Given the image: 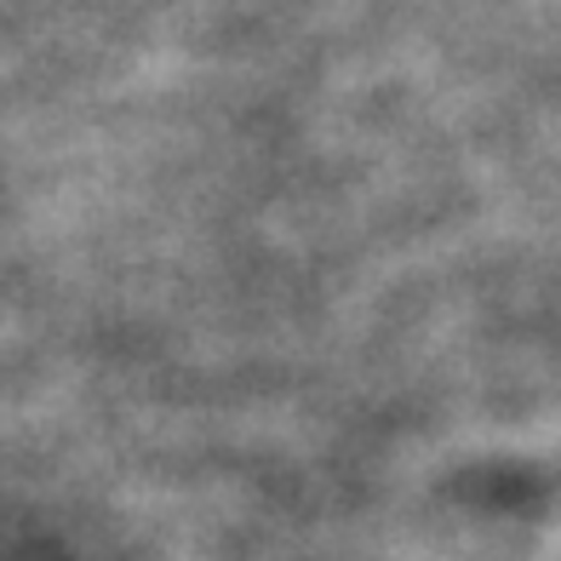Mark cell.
I'll return each mask as SVG.
<instances>
[{
  "instance_id": "cell-1",
  "label": "cell",
  "mask_w": 561,
  "mask_h": 561,
  "mask_svg": "<svg viewBox=\"0 0 561 561\" xmlns=\"http://www.w3.org/2000/svg\"><path fill=\"white\" fill-rule=\"evenodd\" d=\"M481 493L499 504H516L533 516L550 539V561H561V453L556 458H527V465H499L481 476Z\"/></svg>"
}]
</instances>
